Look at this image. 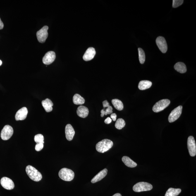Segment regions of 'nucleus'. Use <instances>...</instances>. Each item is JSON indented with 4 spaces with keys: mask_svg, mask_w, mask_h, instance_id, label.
Returning <instances> with one entry per match:
<instances>
[{
    "mask_svg": "<svg viewBox=\"0 0 196 196\" xmlns=\"http://www.w3.org/2000/svg\"><path fill=\"white\" fill-rule=\"evenodd\" d=\"M25 171L31 180L35 182H39L42 180V174L34 167L31 165L27 166L26 168Z\"/></svg>",
    "mask_w": 196,
    "mask_h": 196,
    "instance_id": "obj_1",
    "label": "nucleus"
},
{
    "mask_svg": "<svg viewBox=\"0 0 196 196\" xmlns=\"http://www.w3.org/2000/svg\"><path fill=\"white\" fill-rule=\"evenodd\" d=\"M113 145L112 141L107 139H104L96 144V149L99 152L104 153L111 149Z\"/></svg>",
    "mask_w": 196,
    "mask_h": 196,
    "instance_id": "obj_2",
    "label": "nucleus"
},
{
    "mask_svg": "<svg viewBox=\"0 0 196 196\" xmlns=\"http://www.w3.org/2000/svg\"><path fill=\"white\" fill-rule=\"evenodd\" d=\"M58 175L61 180L64 181H70L74 178L75 173L71 170L64 168L60 170Z\"/></svg>",
    "mask_w": 196,
    "mask_h": 196,
    "instance_id": "obj_3",
    "label": "nucleus"
},
{
    "mask_svg": "<svg viewBox=\"0 0 196 196\" xmlns=\"http://www.w3.org/2000/svg\"><path fill=\"white\" fill-rule=\"evenodd\" d=\"M152 185L147 182H140L136 184L133 187V190L136 192L148 191L152 190Z\"/></svg>",
    "mask_w": 196,
    "mask_h": 196,
    "instance_id": "obj_4",
    "label": "nucleus"
},
{
    "mask_svg": "<svg viewBox=\"0 0 196 196\" xmlns=\"http://www.w3.org/2000/svg\"><path fill=\"white\" fill-rule=\"evenodd\" d=\"M171 101L168 99H163L156 102L153 108L154 112L158 113L162 111L169 105Z\"/></svg>",
    "mask_w": 196,
    "mask_h": 196,
    "instance_id": "obj_5",
    "label": "nucleus"
},
{
    "mask_svg": "<svg viewBox=\"0 0 196 196\" xmlns=\"http://www.w3.org/2000/svg\"><path fill=\"white\" fill-rule=\"evenodd\" d=\"M13 129L9 125H6L1 130V138L3 140H9L13 135Z\"/></svg>",
    "mask_w": 196,
    "mask_h": 196,
    "instance_id": "obj_6",
    "label": "nucleus"
},
{
    "mask_svg": "<svg viewBox=\"0 0 196 196\" xmlns=\"http://www.w3.org/2000/svg\"><path fill=\"white\" fill-rule=\"evenodd\" d=\"M187 147L190 156H195L196 155V142L194 137L192 136L189 137L187 140Z\"/></svg>",
    "mask_w": 196,
    "mask_h": 196,
    "instance_id": "obj_7",
    "label": "nucleus"
},
{
    "mask_svg": "<svg viewBox=\"0 0 196 196\" xmlns=\"http://www.w3.org/2000/svg\"><path fill=\"white\" fill-rule=\"evenodd\" d=\"M182 106H179L171 111L168 118L170 123H173L178 119L182 114Z\"/></svg>",
    "mask_w": 196,
    "mask_h": 196,
    "instance_id": "obj_8",
    "label": "nucleus"
},
{
    "mask_svg": "<svg viewBox=\"0 0 196 196\" xmlns=\"http://www.w3.org/2000/svg\"><path fill=\"white\" fill-rule=\"evenodd\" d=\"M49 27L47 26H44L40 30L38 31L37 36L38 40L41 43L45 42L48 37V30Z\"/></svg>",
    "mask_w": 196,
    "mask_h": 196,
    "instance_id": "obj_9",
    "label": "nucleus"
},
{
    "mask_svg": "<svg viewBox=\"0 0 196 196\" xmlns=\"http://www.w3.org/2000/svg\"><path fill=\"white\" fill-rule=\"evenodd\" d=\"M156 44L160 50L163 53H165L168 50V45L165 39L162 37H158L156 39Z\"/></svg>",
    "mask_w": 196,
    "mask_h": 196,
    "instance_id": "obj_10",
    "label": "nucleus"
},
{
    "mask_svg": "<svg viewBox=\"0 0 196 196\" xmlns=\"http://www.w3.org/2000/svg\"><path fill=\"white\" fill-rule=\"evenodd\" d=\"M1 186L7 190H11L14 188V183L13 180L6 177H3L1 179Z\"/></svg>",
    "mask_w": 196,
    "mask_h": 196,
    "instance_id": "obj_11",
    "label": "nucleus"
},
{
    "mask_svg": "<svg viewBox=\"0 0 196 196\" xmlns=\"http://www.w3.org/2000/svg\"><path fill=\"white\" fill-rule=\"evenodd\" d=\"M55 58V53L54 52H48L43 58V62L45 64L49 65L54 61Z\"/></svg>",
    "mask_w": 196,
    "mask_h": 196,
    "instance_id": "obj_12",
    "label": "nucleus"
},
{
    "mask_svg": "<svg viewBox=\"0 0 196 196\" xmlns=\"http://www.w3.org/2000/svg\"><path fill=\"white\" fill-rule=\"evenodd\" d=\"M65 134L67 140L69 141L73 140L75 135V131L73 127L70 124L67 125L65 127Z\"/></svg>",
    "mask_w": 196,
    "mask_h": 196,
    "instance_id": "obj_13",
    "label": "nucleus"
},
{
    "mask_svg": "<svg viewBox=\"0 0 196 196\" xmlns=\"http://www.w3.org/2000/svg\"><path fill=\"white\" fill-rule=\"evenodd\" d=\"M28 114V110L26 107H23L19 110L15 115V120L16 121L23 120L27 117Z\"/></svg>",
    "mask_w": 196,
    "mask_h": 196,
    "instance_id": "obj_14",
    "label": "nucleus"
},
{
    "mask_svg": "<svg viewBox=\"0 0 196 196\" xmlns=\"http://www.w3.org/2000/svg\"><path fill=\"white\" fill-rule=\"evenodd\" d=\"M96 54L95 49L93 47L89 48L84 55L83 58L85 61H91L94 58Z\"/></svg>",
    "mask_w": 196,
    "mask_h": 196,
    "instance_id": "obj_15",
    "label": "nucleus"
},
{
    "mask_svg": "<svg viewBox=\"0 0 196 196\" xmlns=\"http://www.w3.org/2000/svg\"><path fill=\"white\" fill-rule=\"evenodd\" d=\"M108 170L106 168H105L98 173L91 180V182L93 183H96L100 181L104 178L107 174Z\"/></svg>",
    "mask_w": 196,
    "mask_h": 196,
    "instance_id": "obj_16",
    "label": "nucleus"
},
{
    "mask_svg": "<svg viewBox=\"0 0 196 196\" xmlns=\"http://www.w3.org/2000/svg\"><path fill=\"white\" fill-rule=\"evenodd\" d=\"M77 113L79 116L82 118H85L88 116L89 110L85 106H80L77 108Z\"/></svg>",
    "mask_w": 196,
    "mask_h": 196,
    "instance_id": "obj_17",
    "label": "nucleus"
},
{
    "mask_svg": "<svg viewBox=\"0 0 196 196\" xmlns=\"http://www.w3.org/2000/svg\"><path fill=\"white\" fill-rule=\"evenodd\" d=\"M42 105L46 112H49L52 111V106L54 105L52 101L47 99L42 101Z\"/></svg>",
    "mask_w": 196,
    "mask_h": 196,
    "instance_id": "obj_18",
    "label": "nucleus"
},
{
    "mask_svg": "<svg viewBox=\"0 0 196 196\" xmlns=\"http://www.w3.org/2000/svg\"><path fill=\"white\" fill-rule=\"evenodd\" d=\"M122 161L128 167L133 168L137 166V163L131 159L129 157L127 156H123L122 158Z\"/></svg>",
    "mask_w": 196,
    "mask_h": 196,
    "instance_id": "obj_19",
    "label": "nucleus"
},
{
    "mask_svg": "<svg viewBox=\"0 0 196 196\" xmlns=\"http://www.w3.org/2000/svg\"><path fill=\"white\" fill-rule=\"evenodd\" d=\"M152 82L148 80H142L139 82L138 87L141 90L149 89L152 86Z\"/></svg>",
    "mask_w": 196,
    "mask_h": 196,
    "instance_id": "obj_20",
    "label": "nucleus"
},
{
    "mask_svg": "<svg viewBox=\"0 0 196 196\" xmlns=\"http://www.w3.org/2000/svg\"><path fill=\"white\" fill-rule=\"evenodd\" d=\"M174 68L177 71L180 73H185L187 71L186 65L183 63L178 62L175 65Z\"/></svg>",
    "mask_w": 196,
    "mask_h": 196,
    "instance_id": "obj_21",
    "label": "nucleus"
},
{
    "mask_svg": "<svg viewBox=\"0 0 196 196\" xmlns=\"http://www.w3.org/2000/svg\"><path fill=\"white\" fill-rule=\"evenodd\" d=\"M181 192L180 189L170 188L166 192L165 196H177Z\"/></svg>",
    "mask_w": 196,
    "mask_h": 196,
    "instance_id": "obj_22",
    "label": "nucleus"
},
{
    "mask_svg": "<svg viewBox=\"0 0 196 196\" xmlns=\"http://www.w3.org/2000/svg\"><path fill=\"white\" fill-rule=\"evenodd\" d=\"M73 102L76 105H82L85 103V99L79 94H76L73 96Z\"/></svg>",
    "mask_w": 196,
    "mask_h": 196,
    "instance_id": "obj_23",
    "label": "nucleus"
},
{
    "mask_svg": "<svg viewBox=\"0 0 196 196\" xmlns=\"http://www.w3.org/2000/svg\"><path fill=\"white\" fill-rule=\"evenodd\" d=\"M111 102L114 107L118 111H121L123 108V103L119 99H112Z\"/></svg>",
    "mask_w": 196,
    "mask_h": 196,
    "instance_id": "obj_24",
    "label": "nucleus"
},
{
    "mask_svg": "<svg viewBox=\"0 0 196 196\" xmlns=\"http://www.w3.org/2000/svg\"><path fill=\"white\" fill-rule=\"evenodd\" d=\"M139 59L140 63L141 64H144L145 61V52L141 48L138 49Z\"/></svg>",
    "mask_w": 196,
    "mask_h": 196,
    "instance_id": "obj_25",
    "label": "nucleus"
},
{
    "mask_svg": "<svg viewBox=\"0 0 196 196\" xmlns=\"http://www.w3.org/2000/svg\"><path fill=\"white\" fill-rule=\"evenodd\" d=\"M125 125V122L122 118H119L117 120L115 126L118 129L120 130L123 129Z\"/></svg>",
    "mask_w": 196,
    "mask_h": 196,
    "instance_id": "obj_26",
    "label": "nucleus"
},
{
    "mask_svg": "<svg viewBox=\"0 0 196 196\" xmlns=\"http://www.w3.org/2000/svg\"><path fill=\"white\" fill-rule=\"evenodd\" d=\"M44 137L41 134H38L34 137V141L37 143H44Z\"/></svg>",
    "mask_w": 196,
    "mask_h": 196,
    "instance_id": "obj_27",
    "label": "nucleus"
},
{
    "mask_svg": "<svg viewBox=\"0 0 196 196\" xmlns=\"http://www.w3.org/2000/svg\"><path fill=\"white\" fill-rule=\"evenodd\" d=\"M183 0H173V8H177L183 4Z\"/></svg>",
    "mask_w": 196,
    "mask_h": 196,
    "instance_id": "obj_28",
    "label": "nucleus"
},
{
    "mask_svg": "<svg viewBox=\"0 0 196 196\" xmlns=\"http://www.w3.org/2000/svg\"><path fill=\"white\" fill-rule=\"evenodd\" d=\"M43 147V143H37L35 146V149L37 152H39V151L42 150Z\"/></svg>",
    "mask_w": 196,
    "mask_h": 196,
    "instance_id": "obj_29",
    "label": "nucleus"
},
{
    "mask_svg": "<svg viewBox=\"0 0 196 196\" xmlns=\"http://www.w3.org/2000/svg\"><path fill=\"white\" fill-rule=\"evenodd\" d=\"M105 115H107L108 114H111L113 113V108L111 106H110L104 110Z\"/></svg>",
    "mask_w": 196,
    "mask_h": 196,
    "instance_id": "obj_30",
    "label": "nucleus"
},
{
    "mask_svg": "<svg viewBox=\"0 0 196 196\" xmlns=\"http://www.w3.org/2000/svg\"><path fill=\"white\" fill-rule=\"evenodd\" d=\"M103 107L104 108H108L110 106L109 103L108 102L107 100H105L103 101L102 102Z\"/></svg>",
    "mask_w": 196,
    "mask_h": 196,
    "instance_id": "obj_31",
    "label": "nucleus"
},
{
    "mask_svg": "<svg viewBox=\"0 0 196 196\" xmlns=\"http://www.w3.org/2000/svg\"><path fill=\"white\" fill-rule=\"evenodd\" d=\"M111 121H112V120H111V118L108 117L105 120L104 122L105 123L109 124L111 123Z\"/></svg>",
    "mask_w": 196,
    "mask_h": 196,
    "instance_id": "obj_32",
    "label": "nucleus"
},
{
    "mask_svg": "<svg viewBox=\"0 0 196 196\" xmlns=\"http://www.w3.org/2000/svg\"><path fill=\"white\" fill-rule=\"evenodd\" d=\"M111 118L113 121H116L117 118V115L116 113H112L111 115Z\"/></svg>",
    "mask_w": 196,
    "mask_h": 196,
    "instance_id": "obj_33",
    "label": "nucleus"
},
{
    "mask_svg": "<svg viewBox=\"0 0 196 196\" xmlns=\"http://www.w3.org/2000/svg\"><path fill=\"white\" fill-rule=\"evenodd\" d=\"M4 27V25L1 20V18H0V30H1Z\"/></svg>",
    "mask_w": 196,
    "mask_h": 196,
    "instance_id": "obj_34",
    "label": "nucleus"
},
{
    "mask_svg": "<svg viewBox=\"0 0 196 196\" xmlns=\"http://www.w3.org/2000/svg\"><path fill=\"white\" fill-rule=\"evenodd\" d=\"M101 117H104V115H105L104 110V109H103L102 110H101Z\"/></svg>",
    "mask_w": 196,
    "mask_h": 196,
    "instance_id": "obj_35",
    "label": "nucleus"
},
{
    "mask_svg": "<svg viewBox=\"0 0 196 196\" xmlns=\"http://www.w3.org/2000/svg\"><path fill=\"white\" fill-rule=\"evenodd\" d=\"M113 196H122L121 194L120 193H116L114 194Z\"/></svg>",
    "mask_w": 196,
    "mask_h": 196,
    "instance_id": "obj_36",
    "label": "nucleus"
},
{
    "mask_svg": "<svg viewBox=\"0 0 196 196\" xmlns=\"http://www.w3.org/2000/svg\"><path fill=\"white\" fill-rule=\"evenodd\" d=\"M2 61H1V60H0V66H1V64H2Z\"/></svg>",
    "mask_w": 196,
    "mask_h": 196,
    "instance_id": "obj_37",
    "label": "nucleus"
}]
</instances>
